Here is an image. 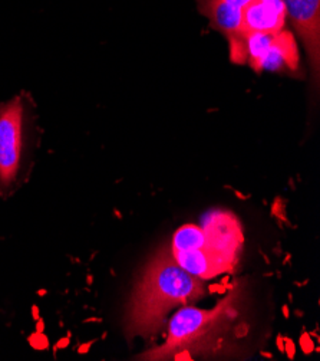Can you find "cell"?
<instances>
[{"label": "cell", "instance_id": "obj_1", "mask_svg": "<svg viewBox=\"0 0 320 361\" xmlns=\"http://www.w3.org/2000/svg\"><path fill=\"white\" fill-rule=\"evenodd\" d=\"M204 295V279L177 264L171 247H162L142 271L128 300L124 317L127 338L157 336L174 308L191 305Z\"/></svg>", "mask_w": 320, "mask_h": 361}, {"label": "cell", "instance_id": "obj_2", "mask_svg": "<svg viewBox=\"0 0 320 361\" xmlns=\"http://www.w3.org/2000/svg\"><path fill=\"white\" fill-rule=\"evenodd\" d=\"M244 295V283L237 281L231 285L229 294L215 307L203 310L193 305L183 307L171 317L165 341L142 353L139 360L165 361L191 358L207 354L215 347H220L224 338L234 329L240 315V305Z\"/></svg>", "mask_w": 320, "mask_h": 361}, {"label": "cell", "instance_id": "obj_3", "mask_svg": "<svg viewBox=\"0 0 320 361\" xmlns=\"http://www.w3.org/2000/svg\"><path fill=\"white\" fill-rule=\"evenodd\" d=\"M243 240L233 214L212 212L201 226L186 225L174 233L171 254L183 269L205 281L234 269Z\"/></svg>", "mask_w": 320, "mask_h": 361}, {"label": "cell", "instance_id": "obj_4", "mask_svg": "<svg viewBox=\"0 0 320 361\" xmlns=\"http://www.w3.org/2000/svg\"><path fill=\"white\" fill-rule=\"evenodd\" d=\"M33 144L32 104L25 94L0 104V197L16 192L29 174Z\"/></svg>", "mask_w": 320, "mask_h": 361}, {"label": "cell", "instance_id": "obj_5", "mask_svg": "<svg viewBox=\"0 0 320 361\" xmlns=\"http://www.w3.org/2000/svg\"><path fill=\"white\" fill-rule=\"evenodd\" d=\"M237 63H248L257 72H297L300 52L296 38L288 29L276 33H250L241 41Z\"/></svg>", "mask_w": 320, "mask_h": 361}, {"label": "cell", "instance_id": "obj_6", "mask_svg": "<svg viewBox=\"0 0 320 361\" xmlns=\"http://www.w3.org/2000/svg\"><path fill=\"white\" fill-rule=\"evenodd\" d=\"M306 49L314 81L320 63V0H281Z\"/></svg>", "mask_w": 320, "mask_h": 361}, {"label": "cell", "instance_id": "obj_7", "mask_svg": "<svg viewBox=\"0 0 320 361\" xmlns=\"http://www.w3.org/2000/svg\"><path fill=\"white\" fill-rule=\"evenodd\" d=\"M250 2L252 0H201L200 2V11L227 38L231 61L237 56L241 47L243 11Z\"/></svg>", "mask_w": 320, "mask_h": 361}, {"label": "cell", "instance_id": "obj_8", "mask_svg": "<svg viewBox=\"0 0 320 361\" xmlns=\"http://www.w3.org/2000/svg\"><path fill=\"white\" fill-rule=\"evenodd\" d=\"M286 8L281 0H252L241 19L243 38L250 33H276L286 25Z\"/></svg>", "mask_w": 320, "mask_h": 361}]
</instances>
